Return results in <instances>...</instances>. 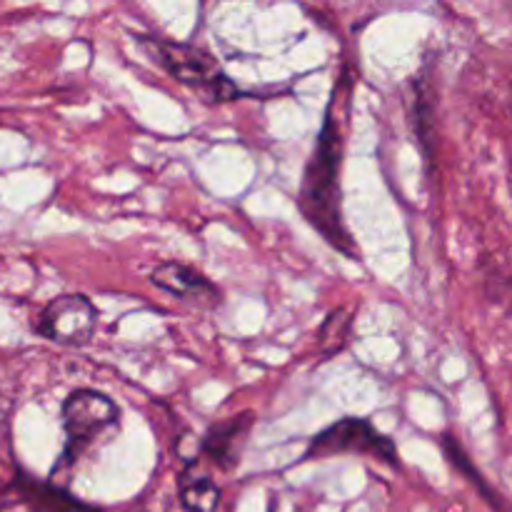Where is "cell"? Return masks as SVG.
<instances>
[{"instance_id": "3957f363", "label": "cell", "mask_w": 512, "mask_h": 512, "mask_svg": "<svg viewBox=\"0 0 512 512\" xmlns=\"http://www.w3.org/2000/svg\"><path fill=\"white\" fill-rule=\"evenodd\" d=\"M335 453H365L385 463H395L398 458L393 440L385 438L375 425L363 418L338 420L310 440L308 458H328Z\"/></svg>"}, {"instance_id": "5b68a950", "label": "cell", "mask_w": 512, "mask_h": 512, "mask_svg": "<svg viewBox=\"0 0 512 512\" xmlns=\"http://www.w3.org/2000/svg\"><path fill=\"white\" fill-rule=\"evenodd\" d=\"M95 315L93 303L85 295H60L50 300L48 308L40 315L38 330L60 345H85L95 333Z\"/></svg>"}, {"instance_id": "52a82bcc", "label": "cell", "mask_w": 512, "mask_h": 512, "mask_svg": "<svg viewBox=\"0 0 512 512\" xmlns=\"http://www.w3.org/2000/svg\"><path fill=\"white\" fill-rule=\"evenodd\" d=\"M250 430V415L243 418H230L223 423L213 425L208 430L203 440V453L213 460L220 468L230 470L240 463V455H243L245 438H248Z\"/></svg>"}, {"instance_id": "277c9868", "label": "cell", "mask_w": 512, "mask_h": 512, "mask_svg": "<svg viewBox=\"0 0 512 512\" xmlns=\"http://www.w3.org/2000/svg\"><path fill=\"white\" fill-rule=\"evenodd\" d=\"M153 55L158 58V63L173 75L175 80L185 85H195V88H210L218 98H225L223 88L228 93H233L228 78L220 73L218 63H215L213 55H208L205 50L195 48V45H183V43H165V40H155L153 43Z\"/></svg>"}, {"instance_id": "7a4b0ae2", "label": "cell", "mask_w": 512, "mask_h": 512, "mask_svg": "<svg viewBox=\"0 0 512 512\" xmlns=\"http://www.w3.org/2000/svg\"><path fill=\"white\" fill-rule=\"evenodd\" d=\"M120 410L108 395L95 390H75L63 403V428L68 445L65 460L73 463L88 445H93L105 430L115 428Z\"/></svg>"}, {"instance_id": "ba28073f", "label": "cell", "mask_w": 512, "mask_h": 512, "mask_svg": "<svg viewBox=\"0 0 512 512\" xmlns=\"http://www.w3.org/2000/svg\"><path fill=\"white\" fill-rule=\"evenodd\" d=\"M180 498L188 512H215L220 505V490L213 480L195 478L183 485Z\"/></svg>"}, {"instance_id": "8992f818", "label": "cell", "mask_w": 512, "mask_h": 512, "mask_svg": "<svg viewBox=\"0 0 512 512\" xmlns=\"http://www.w3.org/2000/svg\"><path fill=\"white\" fill-rule=\"evenodd\" d=\"M150 283L180 298L183 303L198 305V308H215V305H220V290L203 273L190 268V265L173 263V260L160 263L150 273Z\"/></svg>"}, {"instance_id": "6da1fadb", "label": "cell", "mask_w": 512, "mask_h": 512, "mask_svg": "<svg viewBox=\"0 0 512 512\" xmlns=\"http://www.w3.org/2000/svg\"><path fill=\"white\" fill-rule=\"evenodd\" d=\"M340 158H343L340 125L333 118V113H328L318 135V143H315L313 158L305 170L303 188H300V208L330 245L343 250L345 255H355L350 235L345 230L343 213H340Z\"/></svg>"}]
</instances>
